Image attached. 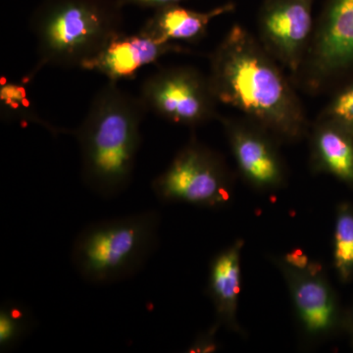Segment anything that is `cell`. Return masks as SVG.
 <instances>
[{
    "instance_id": "cell-13",
    "label": "cell",
    "mask_w": 353,
    "mask_h": 353,
    "mask_svg": "<svg viewBox=\"0 0 353 353\" xmlns=\"http://www.w3.org/2000/svg\"><path fill=\"white\" fill-rule=\"evenodd\" d=\"M313 152L320 168L343 180H353V143L347 130L317 120L313 134Z\"/></svg>"
},
{
    "instance_id": "cell-5",
    "label": "cell",
    "mask_w": 353,
    "mask_h": 353,
    "mask_svg": "<svg viewBox=\"0 0 353 353\" xmlns=\"http://www.w3.org/2000/svg\"><path fill=\"white\" fill-rule=\"evenodd\" d=\"M229 185L226 166L219 154L192 139L166 170L152 181V189L164 203L217 208L229 201Z\"/></svg>"
},
{
    "instance_id": "cell-1",
    "label": "cell",
    "mask_w": 353,
    "mask_h": 353,
    "mask_svg": "<svg viewBox=\"0 0 353 353\" xmlns=\"http://www.w3.org/2000/svg\"><path fill=\"white\" fill-rule=\"evenodd\" d=\"M283 69L256 36L236 23L211 53L208 77L218 103L240 111L273 136L294 141L307 131L308 121Z\"/></svg>"
},
{
    "instance_id": "cell-20",
    "label": "cell",
    "mask_w": 353,
    "mask_h": 353,
    "mask_svg": "<svg viewBox=\"0 0 353 353\" xmlns=\"http://www.w3.org/2000/svg\"><path fill=\"white\" fill-rule=\"evenodd\" d=\"M216 348L214 343L210 336H201L190 348V352H209Z\"/></svg>"
},
{
    "instance_id": "cell-4",
    "label": "cell",
    "mask_w": 353,
    "mask_h": 353,
    "mask_svg": "<svg viewBox=\"0 0 353 353\" xmlns=\"http://www.w3.org/2000/svg\"><path fill=\"white\" fill-rule=\"evenodd\" d=\"M160 214L146 210L99 221L76 236L71 261L85 282L110 285L136 276L158 245Z\"/></svg>"
},
{
    "instance_id": "cell-17",
    "label": "cell",
    "mask_w": 353,
    "mask_h": 353,
    "mask_svg": "<svg viewBox=\"0 0 353 353\" xmlns=\"http://www.w3.org/2000/svg\"><path fill=\"white\" fill-rule=\"evenodd\" d=\"M319 121L353 129V85L339 92L320 114Z\"/></svg>"
},
{
    "instance_id": "cell-14",
    "label": "cell",
    "mask_w": 353,
    "mask_h": 353,
    "mask_svg": "<svg viewBox=\"0 0 353 353\" xmlns=\"http://www.w3.org/2000/svg\"><path fill=\"white\" fill-rule=\"evenodd\" d=\"M292 294L297 310L310 332L328 328L333 318V303L328 288L315 276H294Z\"/></svg>"
},
{
    "instance_id": "cell-10",
    "label": "cell",
    "mask_w": 353,
    "mask_h": 353,
    "mask_svg": "<svg viewBox=\"0 0 353 353\" xmlns=\"http://www.w3.org/2000/svg\"><path fill=\"white\" fill-rule=\"evenodd\" d=\"M170 53H192L189 48L175 43H164L139 32L127 34L120 32L113 37L99 54L83 65V70L94 71L117 83L131 79L143 68Z\"/></svg>"
},
{
    "instance_id": "cell-7",
    "label": "cell",
    "mask_w": 353,
    "mask_h": 353,
    "mask_svg": "<svg viewBox=\"0 0 353 353\" xmlns=\"http://www.w3.org/2000/svg\"><path fill=\"white\" fill-rule=\"evenodd\" d=\"M352 65L353 0H326L292 82L306 92H319Z\"/></svg>"
},
{
    "instance_id": "cell-3",
    "label": "cell",
    "mask_w": 353,
    "mask_h": 353,
    "mask_svg": "<svg viewBox=\"0 0 353 353\" xmlns=\"http://www.w3.org/2000/svg\"><path fill=\"white\" fill-rule=\"evenodd\" d=\"M117 0H43L30 19L38 63L25 82L46 66L82 68L122 32Z\"/></svg>"
},
{
    "instance_id": "cell-8",
    "label": "cell",
    "mask_w": 353,
    "mask_h": 353,
    "mask_svg": "<svg viewBox=\"0 0 353 353\" xmlns=\"http://www.w3.org/2000/svg\"><path fill=\"white\" fill-rule=\"evenodd\" d=\"M313 4L314 0H263L257 14V39L292 80L312 39Z\"/></svg>"
},
{
    "instance_id": "cell-15",
    "label": "cell",
    "mask_w": 353,
    "mask_h": 353,
    "mask_svg": "<svg viewBox=\"0 0 353 353\" xmlns=\"http://www.w3.org/2000/svg\"><path fill=\"white\" fill-rule=\"evenodd\" d=\"M36 326L32 311L25 304L4 301L0 307V352H11Z\"/></svg>"
},
{
    "instance_id": "cell-18",
    "label": "cell",
    "mask_w": 353,
    "mask_h": 353,
    "mask_svg": "<svg viewBox=\"0 0 353 353\" xmlns=\"http://www.w3.org/2000/svg\"><path fill=\"white\" fill-rule=\"evenodd\" d=\"M117 1L123 7L132 6L157 10V9L163 8L166 6L182 4L183 2L188 1V0H117Z\"/></svg>"
},
{
    "instance_id": "cell-19",
    "label": "cell",
    "mask_w": 353,
    "mask_h": 353,
    "mask_svg": "<svg viewBox=\"0 0 353 353\" xmlns=\"http://www.w3.org/2000/svg\"><path fill=\"white\" fill-rule=\"evenodd\" d=\"M285 260L288 263L296 267L299 270L306 268L309 263L308 257L301 250H294L292 252L288 253Z\"/></svg>"
},
{
    "instance_id": "cell-16",
    "label": "cell",
    "mask_w": 353,
    "mask_h": 353,
    "mask_svg": "<svg viewBox=\"0 0 353 353\" xmlns=\"http://www.w3.org/2000/svg\"><path fill=\"white\" fill-rule=\"evenodd\" d=\"M334 259L343 273L353 268V216L348 213H341L336 222Z\"/></svg>"
},
{
    "instance_id": "cell-2",
    "label": "cell",
    "mask_w": 353,
    "mask_h": 353,
    "mask_svg": "<svg viewBox=\"0 0 353 353\" xmlns=\"http://www.w3.org/2000/svg\"><path fill=\"white\" fill-rule=\"evenodd\" d=\"M146 112L139 97L108 82L73 131L80 148L83 182L97 196L113 199L131 183Z\"/></svg>"
},
{
    "instance_id": "cell-12",
    "label": "cell",
    "mask_w": 353,
    "mask_h": 353,
    "mask_svg": "<svg viewBox=\"0 0 353 353\" xmlns=\"http://www.w3.org/2000/svg\"><path fill=\"white\" fill-rule=\"evenodd\" d=\"M241 243L221 252L211 264L209 294L220 319L233 324L241 292Z\"/></svg>"
},
{
    "instance_id": "cell-6",
    "label": "cell",
    "mask_w": 353,
    "mask_h": 353,
    "mask_svg": "<svg viewBox=\"0 0 353 353\" xmlns=\"http://www.w3.org/2000/svg\"><path fill=\"white\" fill-rule=\"evenodd\" d=\"M139 99L148 112L183 126L219 118L208 77L190 66L163 68L143 82Z\"/></svg>"
},
{
    "instance_id": "cell-11",
    "label": "cell",
    "mask_w": 353,
    "mask_h": 353,
    "mask_svg": "<svg viewBox=\"0 0 353 353\" xmlns=\"http://www.w3.org/2000/svg\"><path fill=\"white\" fill-rule=\"evenodd\" d=\"M234 10V2L216 6L205 12L175 4L154 10L139 32L164 43H196L205 36L213 20Z\"/></svg>"
},
{
    "instance_id": "cell-9",
    "label": "cell",
    "mask_w": 353,
    "mask_h": 353,
    "mask_svg": "<svg viewBox=\"0 0 353 353\" xmlns=\"http://www.w3.org/2000/svg\"><path fill=\"white\" fill-rule=\"evenodd\" d=\"M243 176L257 187L273 188L284 178L282 162L270 134L246 118L219 117Z\"/></svg>"
}]
</instances>
